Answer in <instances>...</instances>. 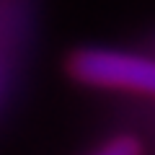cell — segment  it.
Returning a JSON list of instances; mask_svg holds the SVG:
<instances>
[{
    "instance_id": "cell-1",
    "label": "cell",
    "mask_w": 155,
    "mask_h": 155,
    "mask_svg": "<svg viewBox=\"0 0 155 155\" xmlns=\"http://www.w3.org/2000/svg\"><path fill=\"white\" fill-rule=\"evenodd\" d=\"M67 70L85 85L155 96V57L147 54L88 47L70 57Z\"/></svg>"
}]
</instances>
